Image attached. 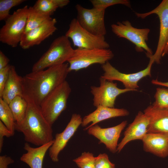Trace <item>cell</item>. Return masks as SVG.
Masks as SVG:
<instances>
[{
    "mask_svg": "<svg viewBox=\"0 0 168 168\" xmlns=\"http://www.w3.org/2000/svg\"><path fill=\"white\" fill-rule=\"evenodd\" d=\"M15 130L22 133L25 140L40 146L53 140L52 126L43 114L40 106L28 103L25 117L20 124L16 123Z\"/></svg>",
    "mask_w": 168,
    "mask_h": 168,
    "instance_id": "obj_2",
    "label": "cell"
},
{
    "mask_svg": "<svg viewBox=\"0 0 168 168\" xmlns=\"http://www.w3.org/2000/svg\"><path fill=\"white\" fill-rule=\"evenodd\" d=\"M157 15L160 22L159 36L155 54L150 61L160 64L168 36V0H163L152 10L143 13H135L139 18L144 19L152 14Z\"/></svg>",
    "mask_w": 168,
    "mask_h": 168,
    "instance_id": "obj_12",
    "label": "cell"
},
{
    "mask_svg": "<svg viewBox=\"0 0 168 168\" xmlns=\"http://www.w3.org/2000/svg\"><path fill=\"white\" fill-rule=\"evenodd\" d=\"M0 120L14 135L16 121L9 105L1 98H0Z\"/></svg>",
    "mask_w": 168,
    "mask_h": 168,
    "instance_id": "obj_25",
    "label": "cell"
},
{
    "mask_svg": "<svg viewBox=\"0 0 168 168\" xmlns=\"http://www.w3.org/2000/svg\"><path fill=\"white\" fill-rule=\"evenodd\" d=\"M22 78L17 73L14 66L10 65L8 78L1 97L8 104L16 96L22 97Z\"/></svg>",
    "mask_w": 168,
    "mask_h": 168,
    "instance_id": "obj_21",
    "label": "cell"
},
{
    "mask_svg": "<svg viewBox=\"0 0 168 168\" xmlns=\"http://www.w3.org/2000/svg\"><path fill=\"white\" fill-rule=\"evenodd\" d=\"M82 119L79 114H73L64 130L60 133L56 134L53 143L49 149V156L53 161H58L59 153L64 148L70 139L81 124Z\"/></svg>",
    "mask_w": 168,
    "mask_h": 168,
    "instance_id": "obj_14",
    "label": "cell"
},
{
    "mask_svg": "<svg viewBox=\"0 0 168 168\" xmlns=\"http://www.w3.org/2000/svg\"><path fill=\"white\" fill-rule=\"evenodd\" d=\"M9 59L1 51H0V70L6 67L9 64Z\"/></svg>",
    "mask_w": 168,
    "mask_h": 168,
    "instance_id": "obj_34",
    "label": "cell"
},
{
    "mask_svg": "<svg viewBox=\"0 0 168 168\" xmlns=\"http://www.w3.org/2000/svg\"><path fill=\"white\" fill-rule=\"evenodd\" d=\"M14 134L6 127L3 123L0 120V152L2 151L4 137H10Z\"/></svg>",
    "mask_w": 168,
    "mask_h": 168,
    "instance_id": "obj_32",
    "label": "cell"
},
{
    "mask_svg": "<svg viewBox=\"0 0 168 168\" xmlns=\"http://www.w3.org/2000/svg\"><path fill=\"white\" fill-rule=\"evenodd\" d=\"M26 1L25 0H0V21H5L10 15V11L13 7Z\"/></svg>",
    "mask_w": 168,
    "mask_h": 168,
    "instance_id": "obj_26",
    "label": "cell"
},
{
    "mask_svg": "<svg viewBox=\"0 0 168 168\" xmlns=\"http://www.w3.org/2000/svg\"><path fill=\"white\" fill-rule=\"evenodd\" d=\"M127 124V121H124L115 126L103 128L96 124L88 128L87 133L99 140V143H104L110 152H117L118 142L120 133Z\"/></svg>",
    "mask_w": 168,
    "mask_h": 168,
    "instance_id": "obj_13",
    "label": "cell"
},
{
    "mask_svg": "<svg viewBox=\"0 0 168 168\" xmlns=\"http://www.w3.org/2000/svg\"><path fill=\"white\" fill-rule=\"evenodd\" d=\"M151 82L152 84L154 85L164 86L168 87V82H162L159 81L157 79H156L152 80Z\"/></svg>",
    "mask_w": 168,
    "mask_h": 168,
    "instance_id": "obj_35",
    "label": "cell"
},
{
    "mask_svg": "<svg viewBox=\"0 0 168 168\" xmlns=\"http://www.w3.org/2000/svg\"><path fill=\"white\" fill-rule=\"evenodd\" d=\"M68 64L52 66L31 72L22 78V97L29 103L40 106L47 96L66 81Z\"/></svg>",
    "mask_w": 168,
    "mask_h": 168,
    "instance_id": "obj_1",
    "label": "cell"
},
{
    "mask_svg": "<svg viewBox=\"0 0 168 168\" xmlns=\"http://www.w3.org/2000/svg\"><path fill=\"white\" fill-rule=\"evenodd\" d=\"M114 56L109 49H85L77 48L67 62L69 72L77 71L95 64L103 65Z\"/></svg>",
    "mask_w": 168,
    "mask_h": 168,
    "instance_id": "obj_6",
    "label": "cell"
},
{
    "mask_svg": "<svg viewBox=\"0 0 168 168\" xmlns=\"http://www.w3.org/2000/svg\"><path fill=\"white\" fill-rule=\"evenodd\" d=\"M69 0H38L32 7L38 12L51 16L58 8H62L70 2Z\"/></svg>",
    "mask_w": 168,
    "mask_h": 168,
    "instance_id": "obj_22",
    "label": "cell"
},
{
    "mask_svg": "<svg viewBox=\"0 0 168 168\" xmlns=\"http://www.w3.org/2000/svg\"><path fill=\"white\" fill-rule=\"evenodd\" d=\"M14 160L6 155L0 156V168H7L9 165L13 163Z\"/></svg>",
    "mask_w": 168,
    "mask_h": 168,
    "instance_id": "obj_33",
    "label": "cell"
},
{
    "mask_svg": "<svg viewBox=\"0 0 168 168\" xmlns=\"http://www.w3.org/2000/svg\"><path fill=\"white\" fill-rule=\"evenodd\" d=\"M54 142V139L35 148L31 147L28 142L25 143L24 148L27 152L21 156V161L27 164L30 168H42L45 154Z\"/></svg>",
    "mask_w": 168,
    "mask_h": 168,
    "instance_id": "obj_20",
    "label": "cell"
},
{
    "mask_svg": "<svg viewBox=\"0 0 168 168\" xmlns=\"http://www.w3.org/2000/svg\"><path fill=\"white\" fill-rule=\"evenodd\" d=\"M65 35L72 40L77 48L109 49L110 47L104 36L96 35L89 32L79 24L76 18L71 20Z\"/></svg>",
    "mask_w": 168,
    "mask_h": 168,
    "instance_id": "obj_8",
    "label": "cell"
},
{
    "mask_svg": "<svg viewBox=\"0 0 168 168\" xmlns=\"http://www.w3.org/2000/svg\"><path fill=\"white\" fill-rule=\"evenodd\" d=\"M52 18L50 16L38 12L32 7H29L28 14L24 33L44 24Z\"/></svg>",
    "mask_w": 168,
    "mask_h": 168,
    "instance_id": "obj_24",
    "label": "cell"
},
{
    "mask_svg": "<svg viewBox=\"0 0 168 168\" xmlns=\"http://www.w3.org/2000/svg\"><path fill=\"white\" fill-rule=\"evenodd\" d=\"M95 168H115V165L110 161L105 153L99 154L95 157Z\"/></svg>",
    "mask_w": 168,
    "mask_h": 168,
    "instance_id": "obj_30",
    "label": "cell"
},
{
    "mask_svg": "<svg viewBox=\"0 0 168 168\" xmlns=\"http://www.w3.org/2000/svg\"><path fill=\"white\" fill-rule=\"evenodd\" d=\"M8 105L13 114L16 124H19L21 123L25 117L28 103L22 96H18Z\"/></svg>",
    "mask_w": 168,
    "mask_h": 168,
    "instance_id": "obj_23",
    "label": "cell"
},
{
    "mask_svg": "<svg viewBox=\"0 0 168 168\" xmlns=\"http://www.w3.org/2000/svg\"><path fill=\"white\" fill-rule=\"evenodd\" d=\"M144 113L149 119L147 133L168 134V109L151 105L144 110Z\"/></svg>",
    "mask_w": 168,
    "mask_h": 168,
    "instance_id": "obj_17",
    "label": "cell"
},
{
    "mask_svg": "<svg viewBox=\"0 0 168 168\" xmlns=\"http://www.w3.org/2000/svg\"><path fill=\"white\" fill-rule=\"evenodd\" d=\"M75 7L77 12L76 19L82 28L93 35L105 36L106 34L104 21L105 10L93 7L86 8L79 4Z\"/></svg>",
    "mask_w": 168,
    "mask_h": 168,
    "instance_id": "obj_9",
    "label": "cell"
},
{
    "mask_svg": "<svg viewBox=\"0 0 168 168\" xmlns=\"http://www.w3.org/2000/svg\"><path fill=\"white\" fill-rule=\"evenodd\" d=\"M153 63L150 61L147 67L144 69L136 73L127 74L120 72L108 62L102 65L104 72L100 77L110 81H120L123 83L125 88L137 91L139 87L138 82L145 77L151 76V69Z\"/></svg>",
    "mask_w": 168,
    "mask_h": 168,
    "instance_id": "obj_11",
    "label": "cell"
},
{
    "mask_svg": "<svg viewBox=\"0 0 168 168\" xmlns=\"http://www.w3.org/2000/svg\"><path fill=\"white\" fill-rule=\"evenodd\" d=\"M57 20L53 18L44 24L35 28L23 35L19 45L24 49L40 44L57 30Z\"/></svg>",
    "mask_w": 168,
    "mask_h": 168,
    "instance_id": "obj_16",
    "label": "cell"
},
{
    "mask_svg": "<svg viewBox=\"0 0 168 168\" xmlns=\"http://www.w3.org/2000/svg\"><path fill=\"white\" fill-rule=\"evenodd\" d=\"M149 117L141 111L138 112L133 121L127 128L124 137L118 144L117 152H119L125 145L131 141L142 140L147 133Z\"/></svg>",
    "mask_w": 168,
    "mask_h": 168,
    "instance_id": "obj_15",
    "label": "cell"
},
{
    "mask_svg": "<svg viewBox=\"0 0 168 168\" xmlns=\"http://www.w3.org/2000/svg\"><path fill=\"white\" fill-rule=\"evenodd\" d=\"M166 55H168V36L166 46L162 55V57Z\"/></svg>",
    "mask_w": 168,
    "mask_h": 168,
    "instance_id": "obj_36",
    "label": "cell"
},
{
    "mask_svg": "<svg viewBox=\"0 0 168 168\" xmlns=\"http://www.w3.org/2000/svg\"><path fill=\"white\" fill-rule=\"evenodd\" d=\"M142 141L146 152L162 158L168 156V134L147 133Z\"/></svg>",
    "mask_w": 168,
    "mask_h": 168,
    "instance_id": "obj_18",
    "label": "cell"
},
{
    "mask_svg": "<svg viewBox=\"0 0 168 168\" xmlns=\"http://www.w3.org/2000/svg\"><path fill=\"white\" fill-rule=\"evenodd\" d=\"M93 8L105 10L108 7L116 4H122L131 7L130 2L128 0H91Z\"/></svg>",
    "mask_w": 168,
    "mask_h": 168,
    "instance_id": "obj_29",
    "label": "cell"
},
{
    "mask_svg": "<svg viewBox=\"0 0 168 168\" xmlns=\"http://www.w3.org/2000/svg\"><path fill=\"white\" fill-rule=\"evenodd\" d=\"M154 97L155 101L152 105L159 108L168 109V89L157 88Z\"/></svg>",
    "mask_w": 168,
    "mask_h": 168,
    "instance_id": "obj_28",
    "label": "cell"
},
{
    "mask_svg": "<svg viewBox=\"0 0 168 168\" xmlns=\"http://www.w3.org/2000/svg\"><path fill=\"white\" fill-rule=\"evenodd\" d=\"M10 65L0 70V98L2 97L3 91L7 80Z\"/></svg>",
    "mask_w": 168,
    "mask_h": 168,
    "instance_id": "obj_31",
    "label": "cell"
},
{
    "mask_svg": "<svg viewBox=\"0 0 168 168\" xmlns=\"http://www.w3.org/2000/svg\"><path fill=\"white\" fill-rule=\"evenodd\" d=\"M95 157L92 153L84 152L73 161L80 168H95Z\"/></svg>",
    "mask_w": 168,
    "mask_h": 168,
    "instance_id": "obj_27",
    "label": "cell"
},
{
    "mask_svg": "<svg viewBox=\"0 0 168 168\" xmlns=\"http://www.w3.org/2000/svg\"><path fill=\"white\" fill-rule=\"evenodd\" d=\"M129 114V112L125 109L100 106L97 107L95 111L82 119L81 125L82 127H85L91 123V124L84 129L86 130L89 128L103 120L112 118L126 116Z\"/></svg>",
    "mask_w": 168,
    "mask_h": 168,
    "instance_id": "obj_19",
    "label": "cell"
},
{
    "mask_svg": "<svg viewBox=\"0 0 168 168\" xmlns=\"http://www.w3.org/2000/svg\"><path fill=\"white\" fill-rule=\"evenodd\" d=\"M100 82L99 86L91 87V92L93 96V105L96 107L102 106L114 108L115 100L118 96L128 91H136L132 89L119 88L116 83L101 77Z\"/></svg>",
    "mask_w": 168,
    "mask_h": 168,
    "instance_id": "obj_10",
    "label": "cell"
},
{
    "mask_svg": "<svg viewBox=\"0 0 168 168\" xmlns=\"http://www.w3.org/2000/svg\"><path fill=\"white\" fill-rule=\"evenodd\" d=\"M74 49L69 38L65 35L55 39L48 50L33 65L32 71L64 63L72 55Z\"/></svg>",
    "mask_w": 168,
    "mask_h": 168,
    "instance_id": "obj_3",
    "label": "cell"
},
{
    "mask_svg": "<svg viewBox=\"0 0 168 168\" xmlns=\"http://www.w3.org/2000/svg\"><path fill=\"white\" fill-rule=\"evenodd\" d=\"M71 88L66 80L44 99L40 106L42 113L52 126L67 108Z\"/></svg>",
    "mask_w": 168,
    "mask_h": 168,
    "instance_id": "obj_5",
    "label": "cell"
},
{
    "mask_svg": "<svg viewBox=\"0 0 168 168\" xmlns=\"http://www.w3.org/2000/svg\"><path fill=\"white\" fill-rule=\"evenodd\" d=\"M28 12L26 5L10 15L0 29V42L13 48L17 46L25 32Z\"/></svg>",
    "mask_w": 168,
    "mask_h": 168,
    "instance_id": "obj_4",
    "label": "cell"
},
{
    "mask_svg": "<svg viewBox=\"0 0 168 168\" xmlns=\"http://www.w3.org/2000/svg\"><path fill=\"white\" fill-rule=\"evenodd\" d=\"M111 28L112 32L117 37L125 38L133 44L136 51L142 52L144 50L147 57L149 58L153 55L152 49L147 43L150 32L149 29L135 28L128 20L112 24Z\"/></svg>",
    "mask_w": 168,
    "mask_h": 168,
    "instance_id": "obj_7",
    "label": "cell"
}]
</instances>
